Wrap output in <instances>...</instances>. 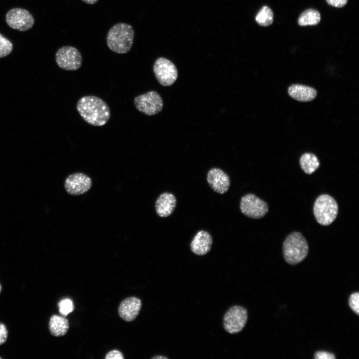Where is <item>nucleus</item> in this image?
<instances>
[{
	"instance_id": "aec40b11",
	"label": "nucleus",
	"mask_w": 359,
	"mask_h": 359,
	"mask_svg": "<svg viewBox=\"0 0 359 359\" xmlns=\"http://www.w3.org/2000/svg\"><path fill=\"white\" fill-rule=\"evenodd\" d=\"M273 16L272 10L268 6L265 5L258 11L255 17V20L260 25L267 26L272 24Z\"/></svg>"
},
{
	"instance_id": "20e7f679",
	"label": "nucleus",
	"mask_w": 359,
	"mask_h": 359,
	"mask_svg": "<svg viewBox=\"0 0 359 359\" xmlns=\"http://www.w3.org/2000/svg\"><path fill=\"white\" fill-rule=\"evenodd\" d=\"M313 213L317 222L328 226L336 219L338 213V205L336 200L331 195L323 194L316 199Z\"/></svg>"
},
{
	"instance_id": "a211bd4d",
	"label": "nucleus",
	"mask_w": 359,
	"mask_h": 359,
	"mask_svg": "<svg viewBox=\"0 0 359 359\" xmlns=\"http://www.w3.org/2000/svg\"><path fill=\"white\" fill-rule=\"evenodd\" d=\"M300 165L301 169L306 174L311 175L318 169L320 162L316 155L312 153H306L301 157Z\"/></svg>"
},
{
	"instance_id": "39448f33",
	"label": "nucleus",
	"mask_w": 359,
	"mask_h": 359,
	"mask_svg": "<svg viewBox=\"0 0 359 359\" xmlns=\"http://www.w3.org/2000/svg\"><path fill=\"white\" fill-rule=\"evenodd\" d=\"M248 318L247 310L243 307L235 305L225 313L223 319L224 330L229 334L240 332L245 327Z\"/></svg>"
},
{
	"instance_id": "393cba45",
	"label": "nucleus",
	"mask_w": 359,
	"mask_h": 359,
	"mask_svg": "<svg viewBox=\"0 0 359 359\" xmlns=\"http://www.w3.org/2000/svg\"><path fill=\"white\" fill-rule=\"evenodd\" d=\"M105 359H123L124 357L122 353L118 350H112L108 353L105 357Z\"/></svg>"
},
{
	"instance_id": "4be33fe9",
	"label": "nucleus",
	"mask_w": 359,
	"mask_h": 359,
	"mask_svg": "<svg viewBox=\"0 0 359 359\" xmlns=\"http://www.w3.org/2000/svg\"><path fill=\"white\" fill-rule=\"evenodd\" d=\"M60 314L63 316H66L74 310L72 301L68 298L61 300L58 303Z\"/></svg>"
},
{
	"instance_id": "ddd939ff",
	"label": "nucleus",
	"mask_w": 359,
	"mask_h": 359,
	"mask_svg": "<svg viewBox=\"0 0 359 359\" xmlns=\"http://www.w3.org/2000/svg\"><path fill=\"white\" fill-rule=\"evenodd\" d=\"M142 302L136 297H130L124 299L118 307L119 316L126 322L134 321L140 313Z\"/></svg>"
},
{
	"instance_id": "b1692460",
	"label": "nucleus",
	"mask_w": 359,
	"mask_h": 359,
	"mask_svg": "<svg viewBox=\"0 0 359 359\" xmlns=\"http://www.w3.org/2000/svg\"><path fill=\"white\" fill-rule=\"evenodd\" d=\"M315 359H335L336 358L334 354L325 351L316 352L314 355Z\"/></svg>"
},
{
	"instance_id": "7ed1b4c3",
	"label": "nucleus",
	"mask_w": 359,
	"mask_h": 359,
	"mask_svg": "<svg viewBox=\"0 0 359 359\" xmlns=\"http://www.w3.org/2000/svg\"><path fill=\"white\" fill-rule=\"evenodd\" d=\"M309 250L307 241L300 233L295 231L285 238L283 244V254L285 261L295 265L301 262L307 257Z\"/></svg>"
},
{
	"instance_id": "9d476101",
	"label": "nucleus",
	"mask_w": 359,
	"mask_h": 359,
	"mask_svg": "<svg viewBox=\"0 0 359 359\" xmlns=\"http://www.w3.org/2000/svg\"><path fill=\"white\" fill-rule=\"evenodd\" d=\"M153 71L159 83L164 86L172 85L178 78V70L176 66L164 57H160L156 60Z\"/></svg>"
},
{
	"instance_id": "9b49d317",
	"label": "nucleus",
	"mask_w": 359,
	"mask_h": 359,
	"mask_svg": "<svg viewBox=\"0 0 359 359\" xmlns=\"http://www.w3.org/2000/svg\"><path fill=\"white\" fill-rule=\"evenodd\" d=\"M92 186V180L86 175L75 173L69 175L65 180L64 187L71 195H78L88 191Z\"/></svg>"
},
{
	"instance_id": "4468645a",
	"label": "nucleus",
	"mask_w": 359,
	"mask_h": 359,
	"mask_svg": "<svg viewBox=\"0 0 359 359\" xmlns=\"http://www.w3.org/2000/svg\"><path fill=\"white\" fill-rule=\"evenodd\" d=\"M212 244V238L207 231H198L193 237L190 243L191 252L198 256L206 254L210 250Z\"/></svg>"
},
{
	"instance_id": "a878e982",
	"label": "nucleus",
	"mask_w": 359,
	"mask_h": 359,
	"mask_svg": "<svg viewBox=\"0 0 359 359\" xmlns=\"http://www.w3.org/2000/svg\"><path fill=\"white\" fill-rule=\"evenodd\" d=\"M7 330L5 326L0 323V345L4 344L7 338Z\"/></svg>"
},
{
	"instance_id": "5701e85b",
	"label": "nucleus",
	"mask_w": 359,
	"mask_h": 359,
	"mask_svg": "<svg viewBox=\"0 0 359 359\" xmlns=\"http://www.w3.org/2000/svg\"><path fill=\"white\" fill-rule=\"evenodd\" d=\"M349 305L350 308L357 315H359V293L358 292L352 293L349 299Z\"/></svg>"
},
{
	"instance_id": "f03ea898",
	"label": "nucleus",
	"mask_w": 359,
	"mask_h": 359,
	"mask_svg": "<svg viewBox=\"0 0 359 359\" xmlns=\"http://www.w3.org/2000/svg\"><path fill=\"white\" fill-rule=\"evenodd\" d=\"M134 35V30L131 25L123 22L116 23L108 32L107 45L113 52L126 53L133 46Z\"/></svg>"
},
{
	"instance_id": "7c9ffc66",
	"label": "nucleus",
	"mask_w": 359,
	"mask_h": 359,
	"mask_svg": "<svg viewBox=\"0 0 359 359\" xmlns=\"http://www.w3.org/2000/svg\"></svg>"
},
{
	"instance_id": "c85d7f7f",
	"label": "nucleus",
	"mask_w": 359,
	"mask_h": 359,
	"mask_svg": "<svg viewBox=\"0 0 359 359\" xmlns=\"http://www.w3.org/2000/svg\"><path fill=\"white\" fill-rule=\"evenodd\" d=\"M152 359H167L168 358L163 356H157L153 357Z\"/></svg>"
},
{
	"instance_id": "1a4fd4ad",
	"label": "nucleus",
	"mask_w": 359,
	"mask_h": 359,
	"mask_svg": "<svg viewBox=\"0 0 359 359\" xmlns=\"http://www.w3.org/2000/svg\"><path fill=\"white\" fill-rule=\"evenodd\" d=\"M5 20L10 28L19 31L29 30L34 23V18L30 12L20 7L9 10L5 14Z\"/></svg>"
},
{
	"instance_id": "c756f323",
	"label": "nucleus",
	"mask_w": 359,
	"mask_h": 359,
	"mask_svg": "<svg viewBox=\"0 0 359 359\" xmlns=\"http://www.w3.org/2000/svg\"><path fill=\"white\" fill-rule=\"evenodd\" d=\"M1 290V285H0V293Z\"/></svg>"
},
{
	"instance_id": "bb28decb",
	"label": "nucleus",
	"mask_w": 359,
	"mask_h": 359,
	"mask_svg": "<svg viewBox=\"0 0 359 359\" xmlns=\"http://www.w3.org/2000/svg\"><path fill=\"white\" fill-rule=\"evenodd\" d=\"M326 1L329 5L338 8L344 6L348 2V0H326Z\"/></svg>"
},
{
	"instance_id": "f8f14e48",
	"label": "nucleus",
	"mask_w": 359,
	"mask_h": 359,
	"mask_svg": "<svg viewBox=\"0 0 359 359\" xmlns=\"http://www.w3.org/2000/svg\"><path fill=\"white\" fill-rule=\"evenodd\" d=\"M206 180L211 188L219 194L226 193L230 185L228 175L218 168H213L208 171Z\"/></svg>"
},
{
	"instance_id": "6ab92c4d",
	"label": "nucleus",
	"mask_w": 359,
	"mask_h": 359,
	"mask_svg": "<svg viewBox=\"0 0 359 359\" xmlns=\"http://www.w3.org/2000/svg\"><path fill=\"white\" fill-rule=\"evenodd\" d=\"M321 20L320 12L316 9L309 8L304 11L298 18V24L300 26L315 25Z\"/></svg>"
},
{
	"instance_id": "412c9836",
	"label": "nucleus",
	"mask_w": 359,
	"mask_h": 359,
	"mask_svg": "<svg viewBox=\"0 0 359 359\" xmlns=\"http://www.w3.org/2000/svg\"><path fill=\"white\" fill-rule=\"evenodd\" d=\"M12 43L0 33V58L9 55L12 52Z\"/></svg>"
},
{
	"instance_id": "f257e3e1",
	"label": "nucleus",
	"mask_w": 359,
	"mask_h": 359,
	"mask_svg": "<svg viewBox=\"0 0 359 359\" xmlns=\"http://www.w3.org/2000/svg\"><path fill=\"white\" fill-rule=\"evenodd\" d=\"M76 108L82 119L94 126L105 125L110 117V110L107 104L95 96L81 97L77 102Z\"/></svg>"
},
{
	"instance_id": "2eb2a0df",
	"label": "nucleus",
	"mask_w": 359,
	"mask_h": 359,
	"mask_svg": "<svg viewBox=\"0 0 359 359\" xmlns=\"http://www.w3.org/2000/svg\"><path fill=\"white\" fill-rule=\"evenodd\" d=\"M176 205L177 199L174 194L168 192H163L156 201L157 214L161 217L169 216L174 212Z\"/></svg>"
},
{
	"instance_id": "6e6552de",
	"label": "nucleus",
	"mask_w": 359,
	"mask_h": 359,
	"mask_svg": "<svg viewBox=\"0 0 359 359\" xmlns=\"http://www.w3.org/2000/svg\"><path fill=\"white\" fill-rule=\"evenodd\" d=\"M55 61L61 69L74 71L78 69L82 64V57L75 47L64 46L59 48L55 54Z\"/></svg>"
},
{
	"instance_id": "cd10ccee",
	"label": "nucleus",
	"mask_w": 359,
	"mask_h": 359,
	"mask_svg": "<svg viewBox=\"0 0 359 359\" xmlns=\"http://www.w3.org/2000/svg\"><path fill=\"white\" fill-rule=\"evenodd\" d=\"M83 2L89 4H93L97 2L98 0H81Z\"/></svg>"
},
{
	"instance_id": "dca6fc26",
	"label": "nucleus",
	"mask_w": 359,
	"mask_h": 359,
	"mask_svg": "<svg viewBox=\"0 0 359 359\" xmlns=\"http://www.w3.org/2000/svg\"><path fill=\"white\" fill-rule=\"evenodd\" d=\"M288 91L291 97L301 102L312 101L317 96V91L314 88L301 84L291 85Z\"/></svg>"
},
{
	"instance_id": "0eeeda50",
	"label": "nucleus",
	"mask_w": 359,
	"mask_h": 359,
	"mask_svg": "<svg viewBox=\"0 0 359 359\" xmlns=\"http://www.w3.org/2000/svg\"><path fill=\"white\" fill-rule=\"evenodd\" d=\"M240 209L246 216L253 219L264 217L268 211L267 203L252 193L243 195L240 199Z\"/></svg>"
},
{
	"instance_id": "423d86ee",
	"label": "nucleus",
	"mask_w": 359,
	"mask_h": 359,
	"mask_svg": "<svg viewBox=\"0 0 359 359\" xmlns=\"http://www.w3.org/2000/svg\"><path fill=\"white\" fill-rule=\"evenodd\" d=\"M136 108L147 116L160 113L163 108V101L158 93L150 91L136 97L134 100Z\"/></svg>"
},
{
	"instance_id": "f3484780",
	"label": "nucleus",
	"mask_w": 359,
	"mask_h": 359,
	"mask_svg": "<svg viewBox=\"0 0 359 359\" xmlns=\"http://www.w3.org/2000/svg\"><path fill=\"white\" fill-rule=\"evenodd\" d=\"M69 327L68 320L64 317L54 315L50 319L49 330L53 336L60 337L65 335Z\"/></svg>"
}]
</instances>
